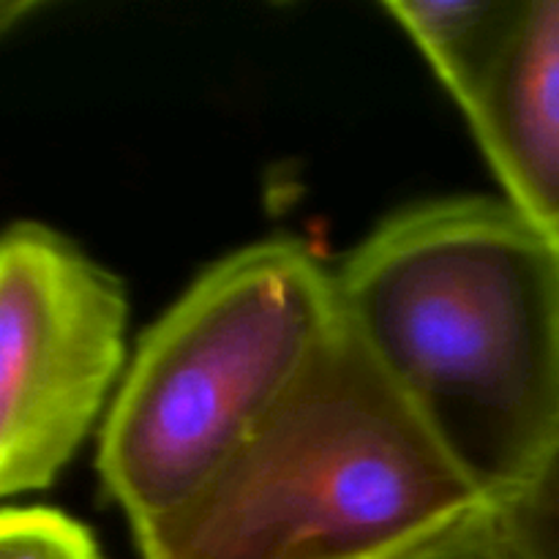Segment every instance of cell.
Segmentation results:
<instances>
[{"instance_id": "obj_1", "label": "cell", "mask_w": 559, "mask_h": 559, "mask_svg": "<svg viewBox=\"0 0 559 559\" xmlns=\"http://www.w3.org/2000/svg\"><path fill=\"white\" fill-rule=\"evenodd\" d=\"M338 317L495 506L559 435V246L506 200L424 202L338 267Z\"/></svg>"}, {"instance_id": "obj_6", "label": "cell", "mask_w": 559, "mask_h": 559, "mask_svg": "<svg viewBox=\"0 0 559 559\" xmlns=\"http://www.w3.org/2000/svg\"><path fill=\"white\" fill-rule=\"evenodd\" d=\"M524 0H385L462 115L495 74L522 16Z\"/></svg>"}, {"instance_id": "obj_2", "label": "cell", "mask_w": 559, "mask_h": 559, "mask_svg": "<svg viewBox=\"0 0 559 559\" xmlns=\"http://www.w3.org/2000/svg\"><path fill=\"white\" fill-rule=\"evenodd\" d=\"M489 511L338 317L213 478L134 538L140 559H415Z\"/></svg>"}, {"instance_id": "obj_4", "label": "cell", "mask_w": 559, "mask_h": 559, "mask_svg": "<svg viewBox=\"0 0 559 559\" xmlns=\"http://www.w3.org/2000/svg\"><path fill=\"white\" fill-rule=\"evenodd\" d=\"M129 298L71 238L16 222L0 238V495L55 484L123 371Z\"/></svg>"}, {"instance_id": "obj_9", "label": "cell", "mask_w": 559, "mask_h": 559, "mask_svg": "<svg viewBox=\"0 0 559 559\" xmlns=\"http://www.w3.org/2000/svg\"><path fill=\"white\" fill-rule=\"evenodd\" d=\"M415 559H508V557L502 555L500 546L495 544V538H491L484 519V522H478L475 527L453 535L451 540L435 546V549H429L426 555Z\"/></svg>"}, {"instance_id": "obj_7", "label": "cell", "mask_w": 559, "mask_h": 559, "mask_svg": "<svg viewBox=\"0 0 559 559\" xmlns=\"http://www.w3.org/2000/svg\"><path fill=\"white\" fill-rule=\"evenodd\" d=\"M486 527L508 559H559V435L522 484L491 506Z\"/></svg>"}, {"instance_id": "obj_5", "label": "cell", "mask_w": 559, "mask_h": 559, "mask_svg": "<svg viewBox=\"0 0 559 559\" xmlns=\"http://www.w3.org/2000/svg\"><path fill=\"white\" fill-rule=\"evenodd\" d=\"M464 120L508 205L559 246V0H524L506 52Z\"/></svg>"}, {"instance_id": "obj_3", "label": "cell", "mask_w": 559, "mask_h": 559, "mask_svg": "<svg viewBox=\"0 0 559 559\" xmlns=\"http://www.w3.org/2000/svg\"><path fill=\"white\" fill-rule=\"evenodd\" d=\"M336 325L333 271L300 240H260L202 271L142 333L98 431V478L131 530L197 495Z\"/></svg>"}, {"instance_id": "obj_8", "label": "cell", "mask_w": 559, "mask_h": 559, "mask_svg": "<svg viewBox=\"0 0 559 559\" xmlns=\"http://www.w3.org/2000/svg\"><path fill=\"white\" fill-rule=\"evenodd\" d=\"M0 559H102L76 519L52 508L5 506L0 513Z\"/></svg>"}]
</instances>
